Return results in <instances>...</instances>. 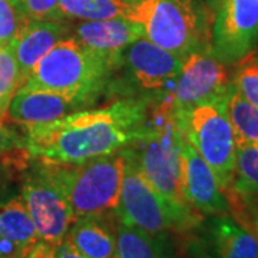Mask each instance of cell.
Here are the masks:
<instances>
[{
    "label": "cell",
    "instance_id": "obj_1",
    "mask_svg": "<svg viewBox=\"0 0 258 258\" xmlns=\"http://www.w3.org/2000/svg\"><path fill=\"white\" fill-rule=\"evenodd\" d=\"M151 99L123 98L106 108L83 109L63 118L22 126L32 158L76 164L119 152L148 131Z\"/></svg>",
    "mask_w": 258,
    "mask_h": 258
},
{
    "label": "cell",
    "instance_id": "obj_2",
    "mask_svg": "<svg viewBox=\"0 0 258 258\" xmlns=\"http://www.w3.org/2000/svg\"><path fill=\"white\" fill-rule=\"evenodd\" d=\"M118 71L108 59L81 45L71 35L40 59L22 88L63 93L91 106L109 88Z\"/></svg>",
    "mask_w": 258,
    "mask_h": 258
},
{
    "label": "cell",
    "instance_id": "obj_3",
    "mask_svg": "<svg viewBox=\"0 0 258 258\" xmlns=\"http://www.w3.org/2000/svg\"><path fill=\"white\" fill-rule=\"evenodd\" d=\"M42 161L66 195L75 218L116 217L125 164L120 151L76 164Z\"/></svg>",
    "mask_w": 258,
    "mask_h": 258
},
{
    "label": "cell",
    "instance_id": "obj_4",
    "mask_svg": "<svg viewBox=\"0 0 258 258\" xmlns=\"http://www.w3.org/2000/svg\"><path fill=\"white\" fill-rule=\"evenodd\" d=\"M123 178L120 188L118 220L151 235H168V232L186 234L203 221L205 215L186 204L164 197L152 188L138 171L132 158L122 149Z\"/></svg>",
    "mask_w": 258,
    "mask_h": 258
},
{
    "label": "cell",
    "instance_id": "obj_5",
    "mask_svg": "<svg viewBox=\"0 0 258 258\" xmlns=\"http://www.w3.org/2000/svg\"><path fill=\"white\" fill-rule=\"evenodd\" d=\"M230 92V91H228ZM228 93L179 112L189 144L211 166L224 194L231 188L235 171L237 145L227 112Z\"/></svg>",
    "mask_w": 258,
    "mask_h": 258
},
{
    "label": "cell",
    "instance_id": "obj_6",
    "mask_svg": "<svg viewBox=\"0 0 258 258\" xmlns=\"http://www.w3.org/2000/svg\"><path fill=\"white\" fill-rule=\"evenodd\" d=\"M128 19L144 26L145 37L184 60L198 49L210 47L205 18L182 8L176 0H126Z\"/></svg>",
    "mask_w": 258,
    "mask_h": 258
},
{
    "label": "cell",
    "instance_id": "obj_7",
    "mask_svg": "<svg viewBox=\"0 0 258 258\" xmlns=\"http://www.w3.org/2000/svg\"><path fill=\"white\" fill-rule=\"evenodd\" d=\"M20 197L28 208L39 240L59 244L75 221L62 188L50 175L45 161L33 158L20 176Z\"/></svg>",
    "mask_w": 258,
    "mask_h": 258
},
{
    "label": "cell",
    "instance_id": "obj_8",
    "mask_svg": "<svg viewBox=\"0 0 258 258\" xmlns=\"http://www.w3.org/2000/svg\"><path fill=\"white\" fill-rule=\"evenodd\" d=\"M210 50L222 63L238 64L258 46V0H221L210 33Z\"/></svg>",
    "mask_w": 258,
    "mask_h": 258
},
{
    "label": "cell",
    "instance_id": "obj_9",
    "mask_svg": "<svg viewBox=\"0 0 258 258\" xmlns=\"http://www.w3.org/2000/svg\"><path fill=\"white\" fill-rule=\"evenodd\" d=\"M181 68L179 56L141 37L123 52L119 69H125L126 81L141 91V98L159 101L171 93Z\"/></svg>",
    "mask_w": 258,
    "mask_h": 258
},
{
    "label": "cell",
    "instance_id": "obj_10",
    "mask_svg": "<svg viewBox=\"0 0 258 258\" xmlns=\"http://www.w3.org/2000/svg\"><path fill=\"white\" fill-rule=\"evenodd\" d=\"M231 88L228 64L212 55L210 47L198 49L182 60L181 72L168 95L176 112L227 95Z\"/></svg>",
    "mask_w": 258,
    "mask_h": 258
},
{
    "label": "cell",
    "instance_id": "obj_11",
    "mask_svg": "<svg viewBox=\"0 0 258 258\" xmlns=\"http://www.w3.org/2000/svg\"><path fill=\"white\" fill-rule=\"evenodd\" d=\"M185 235L189 258H258V237L230 214L204 217Z\"/></svg>",
    "mask_w": 258,
    "mask_h": 258
},
{
    "label": "cell",
    "instance_id": "obj_12",
    "mask_svg": "<svg viewBox=\"0 0 258 258\" xmlns=\"http://www.w3.org/2000/svg\"><path fill=\"white\" fill-rule=\"evenodd\" d=\"M181 175L185 203L192 210L205 217L230 212L227 197L211 166L185 135L181 142Z\"/></svg>",
    "mask_w": 258,
    "mask_h": 258
},
{
    "label": "cell",
    "instance_id": "obj_13",
    "mask_svg": "<svg viewBox=\"0 0 258 258\" xmlns=\"http://www.w3.org/2000/svg\"><path fill=\"white\" fill-rule=\"evenodd\" d=\"M72 36L85 47L108 59L118 69L129 45L145 37L144 26L126 18L82 20L72 30Z\"/></svg>",
    "mask_w": 258,
    "mask_h": 258
},
{
    "label": "cell",
    "instance_id": "obj_14",
    "mask_svg": "<svg viewBox=\"0 0 258 258\" xmlns=\"http://www.w3.org/2000/svg\"><path fill=\"white\" fill-rule=\"evenodd\" d=\"M88 108V103L63 93L20 88L10 101L8 115L10 120L25 126L52 122Z\"/></svg>",
    "mask_w": 258,
    "mask_h": 258
},
{
    "label": "cell",
    "instance_id": "obj_15",
    "mask_svg": "<svg viewBox=\"0 0 258 258\" xmlns=\"http://www.w3.org/2000/svg\"><path fill=\"white\" fill-rule=\"evenodd\" d=\"M72 35V29L60 20H29L22 19L15 40L10 43L16 56L23 85L35 66L60 40Z\"/></svg>",
    "mask_w": 258,
    "mask_h": 258
},
{
    "label": "cell",
    "instance_id": "obj_16",
    "mask_svg": "<svg viewBox=\"0 0 258 258\" xmlns=\"http://www.w3.org/2000/svg\"><path fill=\"white\" fill-rule=\"evenodd\" d=\"M118 217L86 215L75 218L64 237L86 258H116L115 222Z\"/></svg>",
    "mask_w": 258,
    "mask_h": 258
},
{
    "label": "cell",
    "instance_id": "obj_17",
    "mask_svg": "<svg viewBox=\"0 0 258 258\" xmlns=\"http://www.w3.org/2000/svg\"><path fill=\"white\" fill-rule=\"evenodd\" d=\"M116 258H175L166 235H151L116 218Z\"/></svg>",
    "mask_w": 258,
    "mask_h": 258
},
{
    "label": "cell",
    "instance_id": "obj_18",
    "mask_svg": "<svg viewBox=\"0 0 258 258\" xmlns=\"http://www.w3.org/2000/svg\"><path fill=\"white\" fill-rule=\"evenodd\" d=\"M0 235L15 241L26 251H30L39 241L36 228L20 194L10 195L0 203Z\"/></svg>",
    "mask_w": 258,
    "mask_h": 258
},
{
    "label": "cell",
    "instance_id": "obj_19",
    "mask_svg": "<svg viewBox=\"0 0 258 258\" xmlns=\"http://www.w3.org/2000/svg\"><path fill=\"white\" fill-rule=\"evenodd\" d=\"M227 112L230 118L235 145H255L258 142V108L244 99L231 83Z\"/></svg>",
    "mask_w": 258,
    "mask_h": 258
},
{
    "label": "cell",
    "instance_id": "obj_20",
    "mask_svg": "<svg viewBox=\"0 0 258 258\" xmlns=\"http://www.w3.org/2000/svg\"><path fill=\"white\" fill-rule=\"evenodd\" d=\"M59 12L63 20L128 19L129 3L126 0H59Z\"/></svg>",
    "mask_w": 258,
    "mask_h": 258
},
{
    "label": "cell",
    "instance_id": "obj_21",
    "mask_svg": "<svg viewBox=\"0 0 258 258\" xmlns=\"http://www.w3.org/2000/svg\"><path fill=\"white\" fill-rule=\"evenodd\" d=\"M228 191L245 198H258V148L237 147L235 171Z\"/></svg>",
    "mask_w": 258,
    "mask_h": 258
},
{
    "label": "cell",
    "instance_id": "obj_22",
    "mask_svg": "<svg viewBox=\"0 0 258 258\" xmlns=\"http://www.w3.org/2000/svg\"><path fill=\"white\" fill-rule=\"evenodd\" d=\"M23 86L22 75L12 46L0 47V108L8 111L13 95Z\"/></svg>",
    "mask_w": 258,
    "mask_h": 258
},
{
    "label": "cell",
    "instance_id": "obj_23",
    "mask_svg": "<svg viewBox=\"0 0 258 258\" xmlns=\"http://www.w3.org/2000/svg\"><path fill=\"white\" fill-rule=\"evenodd\" d=\"M231 83L244 99L258 108V59L254 53L237 64Z\"/></svg>",
    "mask_w": 258,
    "mask_h": 258
},
{
    "label": "cell",
    "instance_id": "obj_24",
    "mask_svg": "<svg viewBox=\"0 0 258 258\" xmlns=\"http://www.w3.org/2000/svg\"><path fill=\"white\" fill-rule=\"evenodd\" d=\"M25 152L29 151L26 148L23 129L19 131L13 125L8 123L5 118L0 119V165L20 157Z\"/></svg>",
    "mask_w": 258,
    "mask_h": 258
},
{
    "label": "cell",
    "instance_id": "obj_25",
    "mask_svg": "<svg viewBox=\"0 0 258 258\" xmlns=\"http://www.w3.org/2000/svg\"><path fill=\"white\" fill-rule=\"evenodd\" d=\"M16 10L20 19L66 22L59 12V0H19Z\"/></svg>",
    "mask_w": 258,
    "mask_h": 258
},
{
    "label": "cell",
    "instance_id": "obj_26",
    "mask_svg": "<svg viewBox=\"0 0 258 258\" xmlns=\"http://www.w3.org/2000/svg\"><path fill=\"white\" fill-rule=\"evenodd\" d=\"M225 197L230 210L237 212V217L234 218L249 228L258 237V198H245L232 191L227 192Z\"/></svg>",
    "mask_w": 258,
    "mask_h": 258
},
{
    "label": "cell",
    "instance_id": "obj_27",
    "mask_svg": "<svg viewBox=\"0 0 258 258\" xmlns=\"http://www.w3.org/2000/svg\"><path fill=\"white\" fill-rule=\"evenodd\" d=\"M22 19L16 6L9 0H0V47L9 46L15 40Z\"/></svg>",
    "mask_w": 258,
    "mask_h": 258
},
{
    "label": "cell",
    "instance_id": "obj_28",
    "mask_svg": "<svg viewBox=\"0 0 258 258\" xmlns=\"http://www.w3.org/2000/svg\"><path fill=\"white\" fill-rule=\"evenodd\" d=\"M29 251L20 247L15 241L0 235V258H26Z\"/></svg>",
    "mask_w": 258,
    "mask_h": 258
},
{
    "label": "cell",
    "instance_id": "obj_29",
    "mask_svg": "<svg viewBox=\"0 0 258 258\" xmlns=\"http://www.w3.org/2000/svg\"><path fill=\"white\" fill-rule=\"evenodd\" d=\"M26 258H55V244L39 240Z\"/></svg>",
    "mask_w": 258,
    "mask_h": 258
},
{
    "label": "cell",
    "instance_id": "obj_30",
    "mask_svg": "<svg viewBox=\"0 0 258 258\" xmlns=\"http://www.w3.org/2000/svg\"><path fill=\"white\" fill-rule=\"evenodd\" d=\"M55 258H86L83 257L81 252H78L76 249L63 240L59 244H55Z\"/></svg>",
    "mask_w": 258,
    "mask_h": 258
},
{
    "label": "cell",
    "instance_id": "obj_31",
    "mask_svg": "<svg viewBox=\"0 0 258 258\" xmlns=\"http://www.w3.org/2000/svg\"><path fill=\"white\" fill-rule=\"evenodd\" d=\"M182 8H185L186 10L195 13L197 16H201V18H205V12H204V5L203 0H176Z\"/></svg>",
    "mask_w": 258,
    "mask_h": 258
},
{
    "label": "cell",
    "instance_id": "obj_32",
    "mask_svg": "<svg viewBox=\"0 0 258 258\" xmlns=\"http://www.w3.org/2000/svg\"><path fill=\"white\" fill-rule=\"evenodd\" d=\"M8 179H10V176L0 168V198L2 200H5V195H6V182H8ZM8 198V197H6Z\"/></svg>",
    "mask_w": 258,
    "mask_h": 258
},
{
    "label": "cell",
    "instance_id": "obj_33",
    "mask_svg": "<svg viewBox=\"0 0 258 258\" xmlns=\"http://www.w3.org/2000/svg\"><path fill=\"white\" fill-rule=\"evenodd\" d=\"M6 115H8V111H6V109H3V108H0V119H3Z\"/></svg>",
    "mask_w": 258,
    "mask_h": 258
},
{
    "label": "cell",
    "instance_id": "obj_34",
    "mask_svg": "<svg viewBox=\"0 0 258 258\" xmlns=\"http://www.w3.org/2000/svg\"><path fill=\"white\" fill-rule=\"evenodd\" d=\"M10 3H13V5H15V6H16V5H18L19 3V0H9Z\"/></svg>",
    "mask_w": 258,
    "mask_h": 258
},
{
    "label": "cell",
    "instance_id": "obj_35",
    "mask_svg": "<svg viewBox=\"0 0 258 258\" xmlns=\"http://www.w3.org/2000/svg\"><path fill=\"white\" fill-rule=\"evenodd\" d=\"M252 147H255V148H258V142H257V144H255V145H252Z\"/></svg>",
    "mask_w": 258,
    "mask_h": 258
},
{
    "label": "cell",
    "instance_id": "obj_36",
    "mask_svg": "<svg viewBox=\"0 0 258 258\" xmlns=\"http://www.w3.org/2000/svg\"><path fill=\"white\" fill-rule=\"evenodd\" d=\"M254 55H255V57H257V59H258V53H254Z\"/></svg>",
    "mask_w": 258,
    "mask_h": 258
},
{
    "label": "cell",
    "instance_id": "obj_37",
    "mask_svg": "<svg viewBox=\"0 0 258 258\" xmlns=\"http://www.w3.org/2000/svg\"><path fill=\"white\" fill-rule=\"evenodd\" d=\"M5 200H6V198H5ZM2 201H3V200H2V198H0V203H2Z\"/></svg>",
    "mask_w": 258,
    "mask_h": 258
}]
</instances>
